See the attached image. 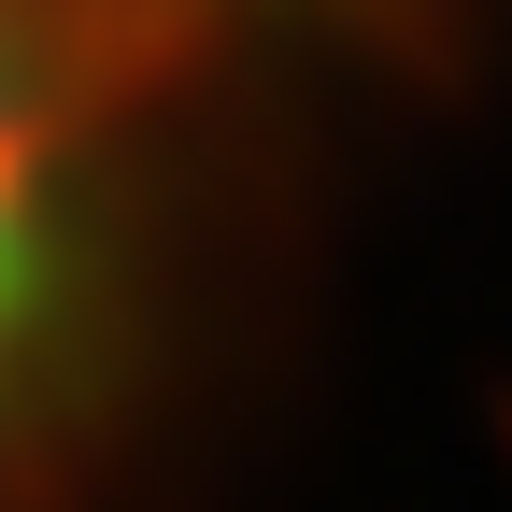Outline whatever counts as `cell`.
<instances>
[{
  "label": "cell",
  "mask_w": 512,
  "mask_h": 512,
  "mask_svg": "<svg viewBox=\"0 0 512 512\" xmlns=\"http://www.w3.org/2000/svg\"><path fill=\"white\" fill-rule=\"evenodd\" d=\"M57 299H72V171H57L29 57L0 43V413L29 399V370L57 342Z\"/></svg>",
  "instance_id": "6da1fadb"
}]
</instances>
